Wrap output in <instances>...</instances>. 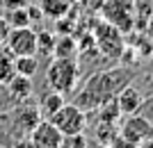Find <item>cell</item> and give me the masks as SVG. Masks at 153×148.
<instances>
[{"label": "cell", "instance_id": "11", "mask_svg": "<svg viewBox=\"0 0 153 148\" xmlns=\"http://www.w3.org/2000/svg\"><path fill=\"white\" fill-rule=\"evenodd\" d=\"M16 75V57L7 46H0V87H5Z\"/></svg>", "mask_w": 153, "mask_h": 148}, {"label": "cell", "instance_id": "7", "mask_svg": "<svg viewBox=\"0 0 153 148\" xmlns=\"http://www.w3.org/2000/svg\"><path fill=\"white\" fill-rule=\"evenodd\" d=\"M105 18L110 25H114L119 32H126L135 25L133 16V0H110L105 5Z\"/></svg>", "mask_w": 153, "mask_h": 148}, {"label": "cell", "instance_id": "23", "mask_svg": "<svg viewBox=\"0 0 153 148\" xmlns=\"http://www.w3.org/2000/svg\"><path fill=\"white\" fill-rule=\"evenodd\" d=\"M87 148H108L105 144H94V146H87Z\"/></svg>", "mask_w": 153, "mask_h": 148}, {"label": "cell", "instance_id": "1", "mask_svg": "<svg viewBox=\"0 0 153 148\" xmlns=\"http://www.w3.org/2000/svg\"><path fill=\"white\" fill-rule=\"evenodd\" d=\"M130 77H133V73L126 71V68H110V71L94 73V75L87 80V84L76 94V100H73V103H76L80 110H96V107H101L103 103L112 100V98L130 82Z\"/></svg>", "mask_w": 153, "mask_h": 148}, {"label": "cell", "instance_id": "21", "mask_svg": "<svg viewBox=\"0 0 153 148\" xmlns=\"http://www.w3.org/2000/svg\"><path fill=\"white\" fill-rule=\"evenodd\" d=\"M142 30L146 32V37H149V39H153V16H151V18L146 21V25L142 27Z\"/></svg>", "mask_w": 153, "mask_h": 148}, {"label": "cell", "instance_id": "14", "mask_svg": "<svg viewBox=\"0 0 153 148\" xmlns=\"http://www.w3.org/2000/svg\"><path fill=\"white\" fill-rule=\"evenodd\" d=\"M5 21L9 25V30L12 27H30L32 25V12H30V7H19V9L7 12Z\"/></svg>", "mask_w": 153, "mask_h": 148}, {"label": "cell", "instance_id": "17", "mask_svg": "<svg viewBox=\"0 0 153 148\" xmlns=\"http://www.w3.org/2000/svg\"><path fill=\"white\" fill-rule=\"evenodd\" d=\"M55 34L53 32H37V55H53Z\"/></svg>", "mask_w": 153, "mask_h": 148}, {"label": "cell", "instance_id": "2", "mask_svg": "<svg viewBox=\"0 0 153 148\" xmlns=\"http://www.w3.org/2000/svg\"><path fill=\"white\" fill-rule=\"evenodd\" d=\"M78 62L76 59H66V57H53L48 68H46V84L51 87V91H57L62 96L76 91L78 82Z\"/></svg>", "mask_w": 153, "mask_h": 148}, {"label": "cell", "instance_id": "20", "mask_svg": "<svg viewBox=\"0 0 153 148\" xmlns=\"http://www.w3.org/2000/svg\"><path fill=\"white\" fill-rule=\"evenodd\" d=\"M7 34H9V25H7L5 16H0V46H5V41H7Z\"/></svg>", "mask_w": 153, "mask_h": 148}, {"label": "cell", "instance_id": "16", "mask_svg": "<svg viewBox=\"0 0 153 148\" xmlns=\"http://www.w3.org/2000/svg\"><path fill=\"white\" fill-rule=\"evenodd\" d=\"M39 71L37 55H27V57H16V73L25 77H34V73Z\"/></svg>", "mask_w": 153, "mask_h": 148}, {"label": "cell", "instance_id": "6", "mask_svg": "<svg viewBox=\"0 0 153 148\" xmlns=\"http://www.w3.org/2000/svg\"><path fill=\"white\" fill-rule=\"evenodd\" d=\"M62 141H64V135L46 119H41L30 130V139H27V144L32 148H62Z\"/></svg>", "mask_w": 153, "mask_h": 148}, {"label": "cell", "instance_id": "22", "mask_svg": "<svg viewBox=\"0 0 153 148\" xmlns=\"http://www.w3.org/2000/svg\"><path fill=\"white\" fill-rule=\"evenodd\" d=\"M137 148H153V137H149V139L140 141V144H137Z\"/></svg>", "mask_w": 153, "mask_h": 148}, {"label": "cell", "instance_id": "3", "mask_svg": "<svg viewBox=\"0 0 153 148\" xmlns=\"http://www.w3.org/2000/svg\"><path fill=\"white\" fill-rule=\"evenodd\" d=\"M48 121H51L64 137L82 135L85 128H87V114H85V110H80L76 103H64Z\"/></svg>", "mask_w": 153, "mask_h": 148}, {"label": "cell", "instance_id": "19", "mask_svg": "<svg viewBox=\"0 0 153 148\" xmlns=\"http://www.w3.org/2000/svg\"><path fill=\"white\" fill-rule=\"evenodd\" d=\"M0 5L7 12H12V9H19V7H27V0H0Z\"/></svg>", "mask_w": 153, "mask_h": 148}, {"label": "cell", "instance_id": "12", "mask_svg": "<svg viewBox=\"0 0 153 148\" xmlns=\"http://www.w3.org/2000/svg\"><path fill=\"white\" fill-rule=\"evenodd\" d=\"M64 103H66V98H64L62 94H57V91H48V94L41 98V105H39L37 112H39V116H41V119H46V121H48V119H51V116L55 114V112H57Z\"/></svg>", "mask_w": 153, "mask_h": 148}, {"label": "cell", "instance_id": "15", "mask_svg": "<svg viewBox=\"0 0 153 148\" xmlns=\"http://www.w3.org/2000/svg\"><path fill=\"white\" fill-rule=\"evenodd\" d=\"M96 110H98V121L101 123H119V119H121V112L117 107L114 98L108 100V103H103L101 107H96Z\"/></svg>", "mask_w": 153, "mask_h": 148}, {"label": "cell", "instance_id": "10", "mask_svg": "<svg viewBox=\"0 0 153 148\" xmlns=\"http://www.w3.org/2000/svg\"><path fill=\"white\" fill-rule=\"evenodd\" d=\"M7 94L14 98V100H27L32 96V77H25V75H16L5 84Z\"/></svg>", "mask_w": 153, "mask_h": 148}, {"label": "cell", "instance_id": "18", "mask_svg": "<svg viewBox=\"0 0 153 148\" xmlns=\"http://www.w3.org/2000/svg\"><path fill=\"white\" fill-rule=\"evenodd\" d=\"M108 148H137V146H135V144H130V141H126L123 137H119V135H117L114 139H112V141L108 144Z\"/></svg>", "mask_w": 153, "mask_h": 148}, {"label": "cell", "instance_id": "13", "mask_svg": "<svg viewBox=\"0 0 153 148\" xmlns=\"http://www.w3.org/2000/svg\"><path fill=\"white\" fill-rule=\"evenodd\" d=\"M78 43L71 34L64 37H55V46H53V57H66V59H76Z\"/></svg>", "mask_w": 153, "mask_h": 148}, {"label": "cell", "instance_id": "8", "mask_svg": "<svg viewBox=\"0 0 153 148\" xmlns=\"http://www.w3.org/2000/svg\"><path fill=\"white\" fill-rule=\"evenodd\" d=\"M96 41H98V48L103 50V55H108V57H119L123 52V37L110 23H101L96 27Z\"/></svg>", "mask_w": 153, "mask_h": 148}, {"label": "cell", "instance_id": "4", "mask_svg": "<svg viewBox=\"0 0 153 148\" xmlns=\"http://www.w3.org/2000/svg\"><path fill=\"white\" fill-rule=\"evenodd\" d=\"M5 46L14 52V57H27L37 55V32L34 27H12L7 34Z\"/></svg>", "mask_w": 153, "mask_h": 148}, {"label": "cell", "instance_id": "5", "mask_svg": "<svg viewBox=\"0 0 153 148\" xmlns=\"http://www.w3.org/2000/svg\"><path fill=\"white\" fill-rule=\"evenodd\" d=\"M119 137H123L126 141L130 144H137L153 137V123L149 116H142V114H128L123 119V123L119 125Z\"/></svg>", "mask_w": 153, "mask_h": 148}, {"label": "cell", "instance_id": "9", "mask_svg": "<svg viewBox=\"0 0 153 148\" xmlns=\"http://www.w3.org/2000/svg\"><path fill=\"white\" fill-rule=\"evenodd\" d=\"M114 103L121 112V116H128V114H137L142 110V105H144V96H142V91L135 87V84L128 82L119 94L114 96Z\"/></svg>", "mask_w": 153, "mask_h": 148}]
</instances>
